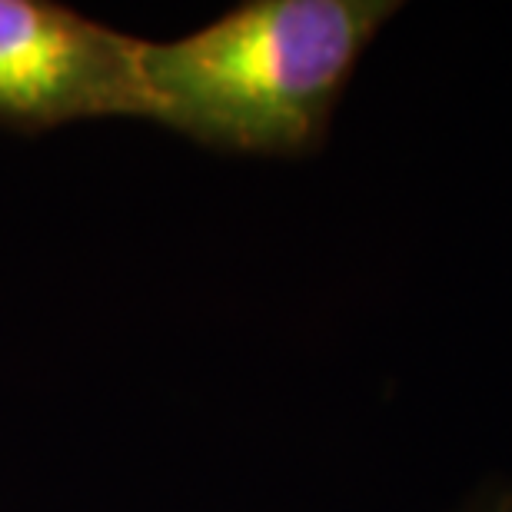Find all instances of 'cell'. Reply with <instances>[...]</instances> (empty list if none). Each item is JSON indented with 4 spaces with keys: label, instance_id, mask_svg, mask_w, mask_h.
Listing matches in <instances>:
<instances>
[{
    "label": "cell",
    "instance_id": "obj_2",
    "mask_svg": "<svg viewBox=\"0 0 512 512\" xmlns=\"http://www.w3.org/2000/svg\"><path fill=\"white\" fill-rule=\"evenodd\" d=\"M143 117V40L54 0H0V127L44 133Z\"/></svg>",
    "mask_w": 512,
    "mask_h": 512
},
{
    "label": "cell",
    "instance_id": "obj_3",
    "mask_svg": "<svg viewBox=\"0 0 512 512\" xmlns=\"http://www.w3.org/2000/svg\"><path fill=\"white\" fill-rule=\"evenodd\" d=\"M459 512H512V483L473 496Z\"/></svg>",
    "mask_w": 512,
    "mask_h": 512
},
{
    "label": "cell",
    "instance_id": "obj_1",
    "mask_svg": "<svg viewBox=\"0 0 512 512\" xmlns=\"http://www.w3.org/2000/svg\"><path fill=\"white\" fill-rule=\"evenodd\" d=\"M396 0H247L187 37L143 40L150 120L223 153L310 157Z\"/></svg>",
    "mask_w": 512,
    "mask_h": 512
}]
</instances>
